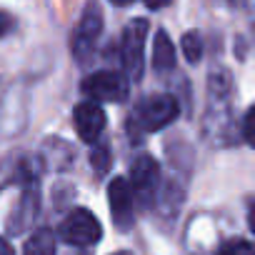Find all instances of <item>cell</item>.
<instances>
[{
    "label": "cell",
    "instance_id": "1",
    "mask_svg": "<svg viewBox=\"0 0 255 255\" xmlns=\"http://www.w3.org/2000/svg\"><path fill=\"white\" fill-rule=\"evenodd\" d=\"M180 113V105L173 95H148L138 103L135 108V123L140 130L145 133H155L163 130L165 125H170Z\"/></svg>",
    "mask_w": 255,
    "mask_h": 255
},
{
    "label": "cell",
    "instance_id": "2",
    "mask_svg": "<svg viewBox=\"0 0 255 255\" xmlns=\"http://www.w3.org/2000/svg\"><path fill=\"white\" fill-rule=\"evenodd\" d=\"M145 35H148V20L138 18L130 20L123 30L120 40V60L130 80H140L143 75V50H145Z\"/></svg>",
    "mask_w": 255,
    "mask_h": 255
},
{
    "label": "cell",
    "instance_id": "3",
    "mask_svg": "<svg viewBox=\"0 0 255 255\" xmlns=\"http://www.w3.org/2000/svg\"><path fill=\"white\" fill-rule=\"evenodd\" d=\"M103 235L98 218L88 208H75L58 228V238L68 245H95Z\"/></svg>",
    "mask_w": 255,
    "mask_h": 255
},
{
    "label": "cell",
    "instance_id": "4",
    "mask_svg": "<svg viewBox=\"0 0 255 255\" xmlns=\"http://www.w3.org/2000/svg\"><path fill=\"white\" fill-rule=\"evenodd\" d=\"M128 78L118 70H98L83 80V93L93 98V103L105 100V103H120L128 98Z\"/></svg>",
    "mask_w": 255,
    "mask_h": 255
},
{
    "label": "cell",
    "instance_id": "5",
    "mask_svg": "<svg viewBox=\"0 0 255 255\" xmlns=\"http://www.w3.org/2000/svg\"><path fill=\"white\" fill-rule=\"evenodd\" d=\"M128 183H130V188H133V195H138L140 203L148 205L158 195L160 165L150 155H138L130 165V178H128Z\"/></svg>",
    "mask_w": 255,
    "mask_h": 255
},
{
    "label": "cell",
    "instance_id": "6",
    "mask_svg": "<svg viewBox=\"0 0 255 255\" xmlns=\"http://www.w3.org/2000/svg\"><path fill=\"white\" fill-rule=\"evenodd\" d=\"M100 33H103V15L95 5H88L83 18L75 25V33H73V53L80 63H85L93 55Z\"/></svg>",
    "mask_w": 255,
    "mask_h": 255
},
{
    "label": "cell",
    "instance_id": "7",
    "mask_svg": "<svg viewBox=\"0 0 255 255\" xmlns=\"http://www.w3.org/2000/svg\"><path fill=\"white\" fill-rule=\"evenodd\" d=\"M108 205L115 228L128 230L133 225V213H135V195L128 178H113L108 185Z\"/></svg>",
    "mask_w": 255,
    "mask_h": 255
},
{
    "label": "cell",
    "instance_id": "8",
    "mask_svg": "<svg viewBox=\"0 0 255 255\" xmlns=\"http://www.w3.org/2000/svg\"><path fill=\"white\" fill-rule=\"evenodd\" d=\"M73 123H75V130L85 143H95L103 130H105V113L98 103L85 100L80 105H75L73 110Z\"/></svg>",
    "mask_w": 255,
    "mask_h": 255
},
{
    "label": "cell",
    "instance_id": "9",
    "mask_svg": "<svg viewBox=\"0 0 255 255\" xmlns=\"http://www.w3.org/2000/svg\"><path fill=\"white\" fill-rule=\"evenodd\" d=\"M38 198H40L38 195V188L30 180L28 188H25V193H23V198H20V205L15 208V213H13V218L8 223V230L10 233H23L33 223V218L38 215V208H40V200Z\"/></svg>",
    "mask_w": 255,
    "mask_h": 255
},
{
    "label": "cell",
    "instance_id": "10",
    "mask_svg": "<svg viewBox=\"0 0 255 255\" xmlns=\"http://www.w3.org/2000/svg\"><path fill=\"white\" fill-rule=\"evenodd\" d=\"M40 163L48 168V170H65L70 163H73V148L63 140H48L43 148H40Z\"/></svg>",
    "mask_w": 255,
    "mask_h": 255
},
{
    "label": "cell",
    "instance_id": "11",
    "mask_svg": "<svg viewBox=\"0 0 255 255\" xmlns=\"http://www.w3.org/2000/svg\"><path fill=\"white\" fill-rule=\"evenodd\" d=\"M13 183H30V165L23 155H13L0 163V190Z\"/></svg>",
    "mask_w": 255,
    "mask_h": 255
},
{
    "label": "cell",
    "instance_id": "12",
    "mask_svg": "<svg viewBox=\"0 0 255 255\" xmlns=\"http://www.w3.org/2000/svg\"><path fill=\"white\" fill-rule=\"evenodd\" d=\"M153 68L158 73H168L175 68V45L168 38L165 30H158L155 43H153Z\"/></svg>",
    "mask_w": 255,
    "mask_h": 255
},
{
    "label": "cell",
    "instance_id": "13",
    "mask_svg": "<svg viewBox=\"0 0 255 255\" xmlns=\"http://www.w3.org/2000/svg\"><path fill=\"white\" fill-rule=\"evenodd\" d=\"M23 255H55V233H53L50 228L35 230V233L25 240Z\"/></svg>",
    "mask_w": 255,
    "mask_h": 255
},
{
    "label": "cell",
    "instance_id": "14",
    "mask_svg": "<svg viewBox=\"0 0 255 255\" xmlns=\"http://www.w3.org/2000/svg\"><path fill=\"white\" fill-rule=\"evenodd\" d=\"M180 45H183V55L188 58V63H198L203 58V40L198 33H185Z\"/></svg>",
    "mask_w": 255,
    "mask_h": 255
},
{
    "label": "cell",
    "instance_id": "15",
    "mask_svg": "<svg viewBox=\"0 0 255 255\" xmlns=\"http://www.w3.org/2000/svg\"><path fill=\"white\" fill-rule=\"evenodd\" d=\"M215 255H255V245L248 240H230Z\"/></svg>",
    "mask_w": 255,
    "mask_h": 255
},
{
    "label": "cell",
    "instance_id": "16",
    "mask_svg": "<svg viewBox=\"0 0 255 255\" xmlns=\"http://www.w3.org/2000/svg\"><path fill=\"white\" fill-rule=\"evenodd\" d=\"M243 138H245V143L250 148H255V105L243 118Z\"/></svg>",
    "mask_w": 255,
    "mask_h": 255
},
{
    "label": "cell",
    "instance_id": "17",
    "mask_svg": "<svg viewBox=\"0 0 255 255\" xmlns=\"http://www.w3.org/2000/svg\"><path fill=\"white\" fill-rule=\"evenodd\" d=\"M93 165L103 173V170H108V165H110V153H108V148H95L93 150Z\"/></svg>",
    "mask_w": 255,
    "mask_h": 255
},
{
    "label": "cell",
    "instance_id": "18",
    "mask_svg": "<svg viewBox=\"0 0 255 255\" xmlns=\"http://www.w3.org/2000/svg\"><path fill=\"white\" fill-rule=\"evenodd\" d=\"M15 30V18L5 10H0V38H5Z\"/></svg>",
    "mask_w": 255,
    "mask_h": 255
},
{
    "label": "cell",
    "instance_id": "19",
    "mask_svg": "<svg viewBox=\"0 0 255 255\" xmlns=\"http://www.w3.org/2000/svg\"><path fill=\"white\" fill-rule=\"evenodd\" d=\"M0 255H15V250H13V245L5 240V238H0Z\"/></svg>",
    "mask_w": 255,
    "mask_h": 255
},
{
    "label": "cell",
    "instance_id": "20",
    "mask_svg": "<svg viewBox=\"0 0 255 255\" xmlns=\"http://www.w3.org/2000/svg\"><path fill=\"white\" fill-rule=\"evenodd\" d=\"M165 3H170V0H145V5L153 8V10H155V8H163Z\"/></svg>",
    "mask_w": 255,
    "mask_h": 255
},
{
    "label": "cell",
    "instance_id": "21",
    "mask_svg": "<svg viewBox=\"0 0 255 255\" xmlns=\"http://www.w3.org/2000/svg\"><path fill=\"white\" fill-rule=\"evenodd\" d=\"M248 223H250V230L255 233V205L250 208V213H248Z\"/></svg>",
    "mask_w": 255,
    "mask_h": 255
},
{
    "label": "cell",
    "instance_id": "22",
    "mask_svg": "<svg viewBox=\"0 0 255 255\" xmlns=\"http://www.w3.org/2000/svg\"><path fill=\"white\" fill-rule=\"evenodd\" d=\"M110 3H115V5H130L133 0H110Z\"/></svg>",
    "mask_w": 255,
    "mask_h": 255
},
{
    "label": "cell",
    "instance_id": "23",
    "mask_svg": "<svg viewBox=\"0 0 255 255\" xmlns=\"http://www.w3.org/2000/svg\"><path fill=\"white\" fill-rule=\"evenodd\" d=\"M113 255H130V253H128V250H120V253H113Z\"/></svg>",
    "mask_w": 255,
    "mask_h": 255
}]
</instances>
